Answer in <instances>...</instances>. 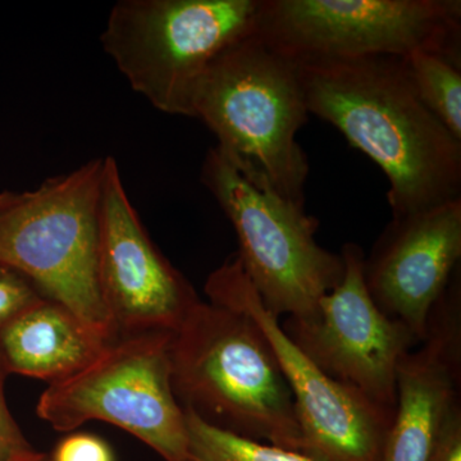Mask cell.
<instances>
[{
  "instance_id": "e0dca14e",
  "label": "cell",
  "mask_w": 461,
  "mask_h": 461,
  "mask_svg": "<svg viewBox=\"0 0 461 461\" xmlns=\"http://www.w3.org/2000/svg\"><path fill=\"white\" fill-rule=\"evenodd\" d=\"M44 297L32 282L11 267L0 263V330L14 315Z\"/></svg>"
},
{
  "instance_id": "9a60e30c",
  "label": "cell",
  "mask_w": 461,
  "mask_h": 461,
  "mask_svg": "<svg viewBox=\"0 0 461 461\" xmlns=\"http://www.w3.org/2000/svg\"><path fill=\"white\" fill-rule=\"evenodd\" d=\"M403 60L421 102L461 140V59L420 50Z\"/></svg>"
},
{
  "instance_id": "7402d4cb",
  "label": "cell",
  "mask_w": 461,
  "mask_h": 461,
  "mask_svg": "<svg viewBox=\"0 0 461 461\" xmlns=\"http://www.w3.org/2000/svg\"><path fill=\"white\" fill-rule=\"evenodd\" d=\"M14 461H50V455L39 453V451L32 450V453L23 455L20 459Z\"/></svg>"
},
{
  "instance_id": "4fadbf2b",
  "label": "cell",
  "mask_w": 461,
  "mask_h": 461,
  "mask_svg": "<svg viewBox=\"0 0 461 461\" xmlns=\"http://www.w3.org/2000/svg\"><path fill=\"white\" fill-rule=\"evenodd\" d=\"M393 423L381 461H427L448 412L460 402V268L438 300L426 338L397 369Z\"/></svg>"
},
{
  "instance_id": "52a82bcc",
  "label": "cell",
  "mask_w": 461,
  "mask_h": 461,
  "mask_svg": "<svg viewBox=\"0 0 461 461\" xmlns=\"http://www.w3.org/2000/svg\"><path fill=\"white\" fill-rule=\"evenodd\" d=\"M172 333L122 336L71 377L50 384L36 405L51 429L91 420L127 430L166 461H185L187 424L172 384Z\"/></svg>"
},
{
  "instance_id": "277c9868",
  "label": "cell",
  "mask_w": 461,
  "mask_h": 461,
  "mask_svg": "<svg viewBox=\"0 0 461 461\" xmlns=\"http://www.w3.org/2000/svg\"><path fill=\"white\" fill-rule=\"evenodd\" d=\"M104 158L18 193L0 211V263L66 306L105 341L118 339L99 286Z\"/></svg>"
},
{
  "instance_id": "7a4b0ae2",
  "label": "cell",
  "mask_w": 461,
  "mask_h": 461,
  "mask_svg": "<svg viewBox=\"0 0 461 461\" xmlns=\"http://www.w3.org/2000/svg\"><path fill=\"white\" fill-rule=\"evenodd\" d=\"M171 366L182 408L236 435L303 453L293 393L253 318L199 300L172 333Z\"/></svg>"
},
{
  "instance_id": "ffe728a7",
  "label": "cell",
  "mask_w": 461,
  "mask_h": 461,
  "mask_svg": "<svg viewBox=\"0 0 461 461\" xmlns=\"http://www.w3.org/2000/svg\"><path fill=\"white\" fill-rule=\"evenodd\" d=\"M427 461H461V402L448 412Z\"/></svg>"
},
{
  "instance_id": "2e32d148",
  "label": "cell",
  "mask_w": 461,
  "mask_h": 461,
  "mask_svg": "<svg viewBox=\"0 0 461 461\" xmlns=\"http://www.w3.org/2000/svg\"><path fill=\"white\" fill-rule=\"evenodd\" d=\"M187 453L185 461H314L303 453L247 438L209 423L185 409Z\"/></svg>"
},
{
  "instance_id": "8fae6325",
  "label": "cell",
  "mask_w": 461,
  "mask_h": 461,
  "mask_svg": "<svg viewBox=\"0 0 461 461\" xmlns=\"http://www.w3.org/2000/svg\"><path fill=\"white\" fill-rule=\"evenodd\" d=\"M98 276L118 339L173 333L200 300L149 236L113 157L104 158Z\"/></svg>"
},
{
  "instance_id": "ac0fdd59",
  "label": "cell",
  "mask_w": 461,
  "mask_h": 461,
  "mask_svg": "<svg viewBox=\"0 0 461 461\" xmlns=\"http://www.w3.org/2000/svg\"><path fill=\"white\" fill-rule=\"evenodd\" d=\"M50 461H115L111 446L95 435L75 433L58 442Z\"/></svg>"
},
{
  "instance_id": "44dd1931",
  "label": "cell",
  "mask_w": 461,
  "mask_h": 461,
  "mask_svg": "<svg viewBox=\"0 0 461 461\" xmlns=\"http://www.w3.org/2000/svg\"><path fill=\"white\" fill-rule=\"evenodd\" d=\"M17 195L18 193H14V191H0V211L12 204L16 200Z\"/></svg>"
},
{
  "instance_id": "30bf717a",
  "label": "cell",
  "mask_w": 461,
  "mask_h": 461,
  "mask_svg": "<svg viewBox=\"0 0 461 461\" xmlns=\"http://www.w3.org/2000/svg\"><path fill=\"white\" fill-rule=\"evenodd\" d=\"M339 256L344 275L338 286L313 313L287 317L282 330L330 378L393 411L399 364L420 341L373 302L363 277V249L346 242Z\"/></svg>"
},
{
  "instance_id": "8992f818",
  "label": "cell",
  "mask_w": 461,
  "mask_h": 461,
  "mask_svg": "<svg viewBox=\"0 0 461 461\" xmlns=\"http://www.w3.org/2000/svg\"><path fill=\"white\" fill-rule=\"evenodd\" d=\"M200 180L232 223L236 256L264 306L277 318L313 313L344 275L341 256L318 244L320 221L249 181L217 147L209 149Z\"/></svg>"
},
{
  "instance_id": "9c48e42d",
  "label": "cell",
  "mask_w": 461,
  "mask_h": 461,
  "mask_svg": "<svg viewBox=\"0 0 461 461\" xmlns=\"http://www.w3.org/2000/svg\"><path fill=\"white\" fill-rule=\"evenodd\" d=\"M204 290L209 302L253 318L268 339L293 393L303 454L314 461H381L393 411L318 368L264 306L236 254L209 275Z\"/></svg>"
},
{
  "instance_id": "d6986e66",
  "label": "cell",
  "mask_w": 461,
  "mask_h": 461,
  "mask_svg": "<svg viewBox=\"0 0 461 461\" xmlns=\"http://www.w3.org/2000/svg\"><path fill=\"white\" fill-rule=\"evenodd\" d=\"M7 375L0 364V461H14L35 450L9 411L5 391Z\"/></svg>"
},
{
  "instance_id": "ba28073f",
  "label": "cell",
  "mask_w": 461,
  "mask_h": 461,
  "mask_svg": "<svg viewBox=\"0 0 461 461\" xmlns=\"http://www.w3.org/2000/svg\"><path fill=\"white\" fill-rule=\"evenodd\" d=\"M256 32L291 59L406 57L461 59L460 0H260Z\"/></svg>"
},
{
  "instance_id": "5b68a950",
  "label": "cell",
  "mask_w": 461,
  "mask_h": 461,
  "mask_svg": "<svg viewBox=\"0 0 461 461\" xmlns=\"http://www.w3.org/2000/svg\"><path fill=\"white\" fill-rule=\"evenodd\" d=\"M260 0H121L100 36L130 86L158 111L193 118L215 58L256 29Z\"/></svg>"
},
{
  "instance_id": "6da1fadb",
  "label": "cell",
  "mask_w": 461,
  "mask_h": 461,
  "mask_svg": "<svg viewBox=\"0 0 461 461\" xmlns=\"http://www.w3.org/2000/svg\"><path fill=\"white\" fill-rule=\"evenodd\" d=\"M297 66L309 114L335 126L386 175L393 218L461 200V140L421 102L403 58Z\"/></svg>"
},
{
  "instance_id": "5bb4252c",
  "label": "cell",
  "mask_w": 461,
  "mask_h": 461,
  "mask_svg": "<svg viewBox=\"0 0 461 461\" xmlns=\"http://www.w3.org/2000/svg\"><path fill=\"white\" fill-rule=\"evenodd\" d=\"M109 344L66 306L41 297L0 330V364L7 375L53 384L89 366Z\"/></svg>"
},
{
  "instance_id": "7c38bea8",
  "label": "cell",
  "mask_w": 461,
  "mask_h": 461,
  "mask_svg": "<svg viewBox=\"0 0 461 461\" xmlns=\"http://www.w3.org/2000/svg\"><path fill=\"white\" fill-rule=\"evenodd\" d=\"M461 200L393 218L364 257L375 305L421 341L430 313L460 268Z\"/></svg>"
},
{
  "instance_id": "3957f363",
  "label": "cell",
  "mask_w": 461,
  "mask_h": 461,
  "mask_svg": "<svg viewBox=\"0 0 461 461\" xmlns=\"http://www.w3.org/2000/svg\"><path fill=\"white\" fill-rule=\"evenodd\" d=\"M308 117L296 60L256 29L215 58L194 100L193 118L245 178L302 206L309 162L296 135Z\"/></svg>"
}]
</instances>
